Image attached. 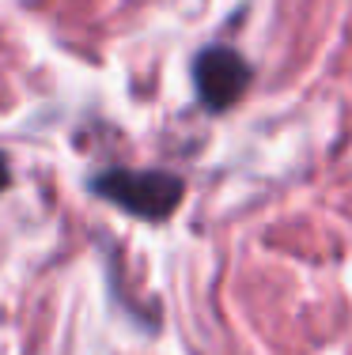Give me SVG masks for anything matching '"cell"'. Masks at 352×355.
Returning <instances> with one entry per match:
<instances>
[{
	"label": "cell",
	"mask_w": 352,
	"mask_h": 355,
	"mask_svg": "<svg viewBox=\"0 0 352 355\" xmlns=\"http://www.w3.org/2000/svg\"><path fill=\"white\" fill-rule=\"evenodd\" d=\"M8 182H12V166H8V155L0 151V189H8Z\"/></svg>",
	"instance_id": "obj_3"
},
{
	"label": "cell",
	"mask_w": 352,
	"mask_h": 355,
	"mask_svg": "<svg viewBox=\"0 0 352 355\" xmlns=\"http://www.w3.org/2000/svg\"><path fill=\"white\" fill-rule=\"evenodd\" d=\"M250 83V64L239 49L231 46H205L194 61V87L205 110L224 114L242 98Z\"/></svg>",
	"instance_id": "obj_2"
},
{
	"label": "cell",
	"mask_w": 352,
	"mask_h": 355,
	"mask_svg": "<svg viewBox=\"0 0 352 355\" xmlns=\"http://www.w3.org/2000/svg\"><path fill=\"white\" fill-rule=\"evenodd\" d=\"M91 189L137 219H171L186 197V182L171 171H129L110 166L91 178Z\"/></svg>",
	"instance_id": "obj_1"
}]
</instances>
